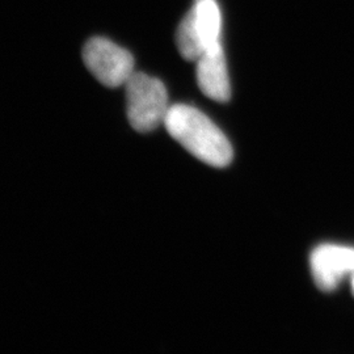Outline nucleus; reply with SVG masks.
Instances as JSON below:
<instances>
[{
    "instance_id": "obj_7",
    "label": "nucleus",
    "mask_w": 354,
    "mask_h": 354,
    "mask_svg": "<svg viewBox=\"0 0 354 354\" xmlns=\"http://www.w3.org/2000/svg\"><path fill=\"white\" fill-rule=\"evenodd\" d=\"M176 45L181 57L189 62H197L206 50L203 38L194 23L192 10L183 17L181 23L177 26Z\"/></svg>"
},
{
    "instance_id": "obj_5",
    "label": "nucleus",
    "mask_w": 354,
    "mask_h": 354,
    "mask_svg": "<svg viewBox=\"0 0 354 354\" xmlns=\"http://www.w3.org/2000/svg\"><path fill=\"white\" fill-rule=\"evenodd\" d=\"M197 83L205 96L218 102H227L231 97V84L222 42L206 49L198 58Z\"/></svg>"
},
{
    "instance_id": "obj_6",
    "label": "nucleus",
    "mask_w": 354,
    "mask_h": 354,
    "mask_svg": "<svg viewBox=\"0 0 354 354\" xmlns=\"http://www.w3.org/2000/svg\"><path fill=\"white\" fill-rule=\"evenodd\" d=\"M190 10L205 48L209 49L215 44L222 42V13L216 0H194Z\"/></svg>"
},
{
    "instance_id": "obj_3",
    "label": "nucleus",
    "mask_w": 354,
    "mask_h": 354,
    "mask_svg": "<svg viewBox=\"0 0 354 354\" xmlns=\"http://www.w3.org/2000/svg\"><path fill=\"white\" fill-rule=\"evenodd\" d=\"M89 73L109 88L125 86L134 74V58L124 48L104 37H93L83 48Z\"/></svg>"
},
{
    "instance_id": "obj_8",
    "label": "nucleus",
    "mask_w": 354,
    "mask_h": 354,
    "mask_svg": "<svg viewBox=\"0 0 354 354\" xmlns=\"http://www.w3.org/2000/svg\"><path fill=\"white\" fill-rule=\"evenodd\" d=\"M352 286H353V292H354V273L352 274Z\"/></svg>"
},
{
    "instance_id": "obj_4",
    "label": "nucleus",
    "mask_w": 354,
    "mask_h": 354,
    "mask_svg": "<svg viewBox=\"0 0 354 354\" xmlns=\"http://www.w3.org/2000/svg\"><path fill=\"white\" fill-rule=\"evenodd\" d=\"M311 273L317 288L330 292L354 273V248L324 244L311 253Z\"/></svg>"
},
{
    "instance_id": "obj_2",
    "label": "nucleus",
    "mask_w": 354,
    "mask_h": 354,
    "mask_svg": "<svg viewBox=\"0 0 354 354\" xmlns=\"http://www.w3.org/2000/svg\"><path fill=\"white\" fill-rule=\"evenodd\" d=\"M127 118L140 133H149L165 122L169 109L163 82L142 73H134L125 83Z\"/></svg>"
},
{
    "instance_id": "obj_1",
    "label": "nucleus",
    "mask_w": 354,
    "mask_h": 354,
    "mask_svg": "<svg viewBox=\"0 0 354 354\" xmlns=\"http://www.w3.org/2000/svg\"><path fill=\"white\" fill-rule=\"evenodd\" d=\"M163 125L174 140L203 163L225 168L232 162L234 150L227 137L201 111L184 104L171 105Z\"/></svg>"
}]
</instances>
